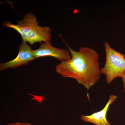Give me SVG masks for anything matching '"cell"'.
Segmentation results:
<instances>
[{
  "mask_svg": "<svg viewBox=\"0 0 125 125\" xmlns=\"http://www.w3.org/2000/svg\"><path fill=\"white\" fill-rule=\"evenodd\" d=\"M65 44L71 54V59L57 65L56 72L62 78L75 80L89 90L101 77L98 53L89 47H82L75 51Z\"/></svg>",
  "mask_w": 125,
  "mask_h": 125,
  "instance_id": "obj_1",
  "label": "cell"
},
{
  "mask_svg": "<svg viewBox=\"0 0 125 125\" xmlns=\"http://www.w3.org/2000/svg\"><path fill=\"white\" fill-rule=\"evenodd\" d=\"M7 125H33L30 123H26V122H16L10 123Z\"/></svg>",
  "mask_w": 125,
  "mask_h": 125,
  "instance_id": "obj_7",
  "label": "cell"
},
{
  "mask_svg": "<svg viewBox=\"0 0 125 125\" xmlns=\"http://www.w3.org/2000/svg\"><path fill=\"white\" fill-rule=\"evenodd\" d=\"M121 78L122 79V82H123V83L124 92L125 93V72L123 73Z\"/></svg>",
  "mask_w": 125,
  "mask_h": 125,
  "instance_id": "obj_8",
  "label": "cell"
},
{
  "mask_svg": "<svg viewBox=\"0 0 125 125\" xmlns=\"http://www.w3.org/2000/svg\"><path fill=\"white\" fill-rule=\"evenodd\" d=\"M106 53V62L101 69V74L105 75L107 83L110 84L114 79L121 78L125 72V55L112 48L107 42H103Z\"/></svg>",
  "mask_w": 125,
  "mask_h": 125,
  "instance_id": "obj_3",
  "label": "cell"
},
{
  "mask_svg": "<svg viewBox=\"0 0 125 125\" xmlns=\"http://www.w3.org/2000/svg\"><path fill=\"white\" fill-rule=\"evenodd\" d=\"M14 24L9 21H5L3 27L13 29L20 34L23 42L33 45L37 42H51L52 31L47 26L39 25L35 15L32 12L26 14L21 20L16 21Z\"/></svg>",
  "mask_w": 125,
  "mask_h": 125,
  "instance_id": "obj_2",
  "label": "cell"
},
{
  "mask_svg": "<svg viewBox=\"0 0 125 125\" xmlns=\"http://www.w3.org/2000/svg\"><path fill=\"white\" fill-rule=\"evenodd\" d=\"M33 53L36 58L49 56L57 58L61 62L69 61L71 59L70 52L66 49L52 46L51 42L42 43L38 49L33 50Z\"/></svg>",
  "mask_w": 125,
  "mask_h": 125,
  "instance_id": "obj_5",
  "label": "cell"
},
{
  "mask_svg": "<svg viewBox=\"0 0 125 125\" xmlns=\"http://www.w3.org/2000/svg\"><path fill=\"white\" fill-rule=\"evenodd\" d=\"M117 98V96L111 94L103 109L90 115H81V119L84 122H90L96 125H111L107 119L106 115L110 105Z\"/></svg>",
  "mask_w": 125,
  "mask_h": 125,
  "instance_id": "obj_6",
  "label": "cell"
},
{
  "mask_svg": "<svg viewBox=\"0 0 125 125\" xmlns=\"http://www.w3.org/2000/svg\"><path fill=\"white\" fill-rule=\"evenodd\" d=\"M30 46L26 42L22 41L19 46V52L18 55L13 60L4 63L0 64V71L8 69H15L17 67L26 65L29 62L36 58L33 53Z\"/></svg>",
  "mask_w": 125,
  "mask_h": 125,
  "instance_id": "obj_4",
  "label": "cell"
}]
</instances>
